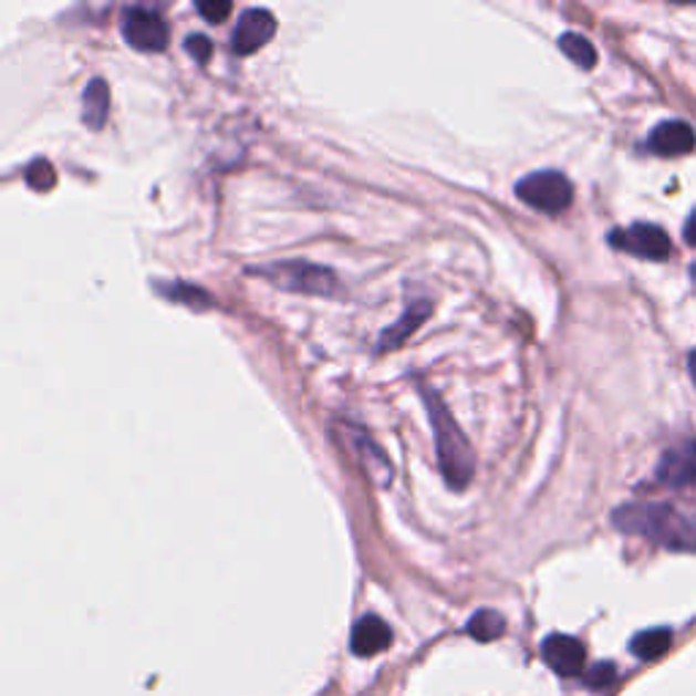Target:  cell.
I'll return each instance as SVG.
<instances>
[{
	"label": "cell",
	"instance_id": "obj_21",
	"mask_svg": "<svg viewBox=\"0 0 696 696\" xmlns=\"http://www.w3.org/2000/svg\"><path fill=\"white\" fill-rule=\"evenodd\" d=\"M166 297H172V300H188V305L190 308H201L199 302H205V305H210V297L205 294V291L201 289H188V285H183V283H177V285H172L169 291H164Z\"/></svg>",
	"mask_w": 696,
	"mask_h": 696
},
{
	"label": "cell",
	"instance_id": "obj_16",
	"mask_svg": "<svg viewBox=\"0 0 696 696\" xmlns=\"http://www.w3.org/2000/svg\"><path fill=\"white\" fill-rule=\"evenodd\" d=\"M503 632H507V621H503L501 612L496 610H479L474 612L471 621H468V634H471L476 642H496L498 636H503Z\"/></svg>",
	"mask_w": 696,
	"mask_h": 696
},
{
	"label": "cell",
	"instance_id": "obj_22",
	"mask_svg": "<svg viewBox=\"0 0 696 696\" xmlns=\"http://www.w3.org/2000/svg\"><path fill=\"white\" fill-rule=\"evenodd\" d=\"M186 52L190 58H196V63H207L212 55V41L207 35H188Z\"/></svg>",
	"mask_w": 696,
	"mask_h": 696
},
{
	"label": "cell",
	"instance_id": "obj_12",
	"mask_svg": "<svg viewBox=\"0 0 696 696\" xmlns=\"http://www.w3.org/2000/svg\"><path fill=\"white\" fill-rule=\"evenodd\" d=\"M392 645V629L381 621L378 615H365L356 621L354 632H351V651L354 656H378Z\"/></svg>",
	"mask_w": 696,
	"mask_h": 696
},
{
	"label": "cell",
	"instance_id": "obj_7",
	"mask_svg": "<svg viewBox=\"0 0 696 696\" xmlns=\"http://www.w3.org/2000/svg\"><path fill=\"white\" fill-rule=\"evenodd\" d=\"M278 31L276 14L267 9H246L231 31V52L235 55H253Z\"/></svg>",
	"mask_w": 696,
	"mask_h": 696
},
{
	"label": "cell",
	"instance_id": "obj_11",
	"mask_svg": "<svg viewBox=\"0 0 696 696\" xmlns=\"http://www.w3.org/2000/svg\"><path fill=\"white\" fill-rule=\"evenodd\" d=\"M647 147H651L656 156L664 158H677L686 156L696 147V134L688 123L683 121H666L662 126L653 128L651 139H647Z\"/></svg>",
	"mask_w": 696,
	"mask_h": 696
},
{
	"label": "cell",
	"instance_id": "obj_24",
	"mask_svg": "<svg viewBox=\"0 0 696 696\" xmlns=\"http://www.w3.org/2000/svg\"><path fill=\"white\" fill-rule=\"evenodd\" d=\"M688 367H692V378L696 384V351H692V356H688Z\"/></svg>",
	"mask_w": 696,
	"mask_h": 696
},
{
	"label": "cell",
	"instance_id": "obj_8",
	"mask_svg": "<svg viewBox=\"0 0 696 696\" xmlns=\"http://www.w3.org/2000/svg\"><path fill=\"white\" fill-rule=\"evenodd\" d=\"M541 658L555 675L576 677L585 669V645L574 636L550 634L541 642Z\"/></svg>",
	"mask_w": 696,
	"mask_h": 696
},
{
	"label": "cell",
	"instance_id": "obj_3",
	"mask_svg": "<svg viewBox=\"0 0 696 696\" xmlns=\"http://www.w3.org/2000/svg\"><path fill=\"white\" fill-rule=\"evenodd\" d=\"M256 276L267 278L278 289L297 291V294L332 297L341 289L335 272L326 270V267L311 264V261H276V264L256 270Z\"/></svg>",
	"mask_w": 696,
	"mask_h": 696
},
{
	"label": "cell",
	"instance_id": "obj_13",
	"mask_svg": "<svg viewBox=\"0 0 696 696\" xmlns=\"http://www.w3.org/2000/svg\"><path fill=\"white\" fill-rule=\"evenodd\" d=\"M430 313H433V305L427 300L412 302V305L406 308V313H403V316L397 319L395 324H392L389 330L384 332V335H381V341H378L381 351L397 349V346H401V343H406L408 337H412L414 332L419 330L422 321H427V316H430Z\"/></svg>",
	"mask_w": 696,
	"mask_h": 696
},
{
	"label": "cell",
	"instance_id": "obj_1",
	"mask_svg": "<svg viewBox=\"0 0 696 696\" xmlns=\"http://www.w3.org/2000/svg\"><path fill=\"white\" fill-rule=\"evenodd\" d=\"M617 531L645 537L666 550L696 552V520L666 503H629L612 515Z\"/></svg>",
	"mask_w": 696,
	"mask_h": 696
},
{
	"label": "cell",
	"instance_id": "obj_4",
	"mask_svg": "<svg viewBox=\"0 0 696 696\" xmlns=\"http://www.w3.org/2000/svg\"><path fill=\"white\" fill-rule=\"evenodd\" d=\"M517 199L526 201L533 210L547 212V216H558L571 205L574 199V188H571L569 177L561 172H533V175L522 177L515 188Z\"/></svg>",
	"mask_w": 696,
	"mask_h": 696
},
{
	"label": "cell",
	"instance_id": "obj_19",
	"mask_svg": "<svg viewBox=\"0 0 696 696\" xmlns=\"http://www.w3.org/2000/svg\"><path fill=\"white\" fill-rule=\"evenodd\" d=\"M615 677H617L615 664L610 662L593 664L585 675V686L591 688V692H604V688H610L612 683H615Z\"/></svg>",
	"mask_w": 696,
	"mask_h": 696
},
{
	"label": "cell",
	"instance_id": "obj_6",
	"mask_svg": "<svg viewBox=\"0 0 696 696\" xmlns=\"http://www.w3.org/2000/svg\"><path fill=\"white\" fill-rule=\"evenodd\" d=\"M610 246L651 261H664L672 253V242L666 231L653 224H634L629 229H615L610 235Z\"/></svg>",
	"mask_w": 696,
	"mask_h": 696
},
{
	"label": "cell",
	"instance_id": "obj_25",
	"mask_svg": "<svg viewBox=\"0 0 696 696\" xmlns=\"http://www.w3.org/2000/svg\"><path fill=\"white\" fill-rule=\"evenodd\" d=\"M692 278H694V283H696V264L692 267Z\"/></svg>",
	"mask_w": 696,
	"mask_h": 696
},
{
	"label": "cell",
	"instance_id": "obj_18",
	"mask_svg": "<svg viewBox=\"0 0 696 696\" xmlns=\"http://www.w3.org/2000/svg\"><path fill=\"white\" fill-rule=\"evenodd\" d=\"M25 180L33 190H50L55 186V169H52L50 160L39 158L25 169Z\"/></svg>",
	"mask_w": 696,
	"mask_h": 696
},
{
	"label": "cell",
	"instance_id": "obj_2",
	"mask_svg": "<svg viewBox=\"0 0 696 696\" xmlns=\"http://www.w3.org/2000/svg\"><path fill=\"white\" fill-rule=\"evenodd\" d=\"M425 397V406L430 412L433 430H436V455H438V466H442V474L446 479V485L451 490H463L468 487V481L474 479L476 471V457L468 438L463 436L460 425L455 422V416L449 414V408L444 406L442 397L433 389L422 392Z\"/></svg>",
	"mask_w": 696,
	"mask_h": 696
},
{
	"label": "cell",
	"instance_id": "obj_17",
	"mask_svg": "<svg viewBox=\"0 0 696 696\" xmlns=\"http://www.w3.org/2000/svg\"><path fill=\"white\" fill-rule=\"evenodd\" d=\"M558 46H561L563 55L569 58L571 63H576L580 69L591 71L593 65H596V46L591 44V41L585 39V35L580 33H563L561 39H558Z\"/></svg>",
	"mask_w": 696,
	"mask_h": 696
},
{
	"label": "cell",
	"instance_id": "obj_10",
	"mask_svg": "<svg viewBox=\"0 0 696 696\" xmlns=\"http://www.w3.org/2000/svg\"><path fill=\"white\" fill-rule=\"evenodd\" d=\"M656 476L662 485L675 487V490L696 485V442H681L666 449Z\"/></svg>",
	"mask_w": 696,
	"mask_h": 696
},
{
	"label": "cell",
	"instance_id": "obj_15",
	"mask_svg": "<svg viewBox=\"0 0 696 696\" xmlns=\"http://www.w3.org/2000/svg\"><path fill=\"white\" fill-rule=\"evenodd\" d=\"M672 645V632L669 629H647V632H640L632 640V653L642 662H656L662 658Z\"/></svg>",
	"mask_w": 696,
	"mask_h": 696
},
{
	"label": "cell",
	"instance_id": "obj_5",
	"mask_svg": "<svg viewBox=\"0 0 696 696\" xmlns=\"http://www.w3.org/2000/svg\"><path fill=\"white\" fill-rule=\"evenodd\" d=\"M121 33L126 44L139 52H164L169 44V25L156 9H147V6L123 9Z\"/></svg>",
	"mask_w": 696,
	"mask_h": 696
},
{
	"label": "cell",
	"instance_id": "obj_9",
	"mask_svg": "<svg viewBox=\"0 0 696 696\" xmlns=\"http://www.w3.org/2000/svg\"><path fill=\"white\" fill-rule=\"evenodd\" d=\"M341 438H343V444L351 446V451H354L356 460H360L362 471L371 476V479L381 487L389 485L392 474H395L392 471V463L386 460L384 449H381V446L373 442L371 436H365V433H360L356 427L349 425L346 430H343Z\"/></svg>",
	"mask_w": 696,
	"mask_h": 696
},
{
	"label": "cell",
	"instance_id": "obj_23",
	"mask_svg": "<svg viewBox=\"0 0 696 696\" xmlns=\"http://www.w3.org/2000/svg\"><path fill=\"white\" fill-rule=\"evenodd\" d=\"M683 237H686V242L692 248H696V210L692 212V218H688L686 229H683Z\"/></svg>",
	"mask_w": 696,
	"mask_h": 696
},
{
	"label": "cell",
	"instance_id": "obj_20",
	"mask_svg": "<svg viewBox=\"0 0 696 696\" xmlns=\"http://www.w3.org/2000/svg\"><path fill=\"white\" fill-rule=\"evenodd\" d=\"M199 14L205 17L207 22H212V25H218V22H224L226 17L231 14V3L229 0H221V3H218V0H201Z\"/></svg>",
	"mask_w": 696,
	"mask_h": 696
},
{
	"label": "cell",
	"instance_id": "obj_14",
	"mask_svg": "<svg viewBox=\"0 0 696 696\" xmlns=\"http://www.w3.org/2000/svg\"><path fill=\"white\" fill-rule=\"evenodd\" d=\"M110 101L112 95L104 80L95 76V80L87 82L85 93H82V123L93 131L104 128L106 117H110Z\"/></svg>",
	"mask_w": 696,
	"mask_h": 696
}]
</instances>
